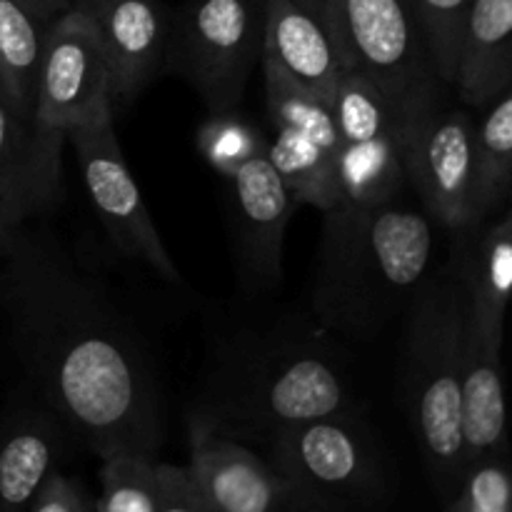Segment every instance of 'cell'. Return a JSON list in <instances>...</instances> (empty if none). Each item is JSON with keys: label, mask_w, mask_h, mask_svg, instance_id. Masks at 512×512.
Wrapping results in <instances>:
<instances>
[{"label": "cell", "mask_w": 512, "mask_h": 512, "mask_svg": "<svg viewBox=\"0 0 512 512\" xmlns=\"http://www.w3.org/2000/svg\"><path fill=\"white\" fill-rule=\"evenodd\" d=\"M465 283L468 330L483 343L503 348L505 313L512 285V213L505 210L478 235L475 245L458 250Z\"/></svg>", "instance_id": "obj_20"}, {"label": "cell", "mask_w": 512, "mask_h": 512, "mask_svg": "<svg viewBox=\"0 0 512 512\" xmlns=\"http://www.w3.org/2000/svg\"><path fill=\"white\" fill-rule=\"evenodd\" d=\"M260 63L275 65L280 73L330 103L345 70L325 23L323 3L265 0Z\"/></svg>", "instance_id": "obj_17"}, {"label": "cell", "mask_w": 512, "mask_h": 512, "mask_svg": "<svg viewBox=\"0 0 512 512\" xmlns=\"http://www.w3.org/2000/svg\"><path fill=\"white\" fill-rule=\"evenodd\" d=\"M265 105L273 138L265 155L293 193L295 203L315 205L325 213L340 205L338 130L328 100L315 95L263 63Z\"/></svg>", "instance_id": "obj_9"}, {"label": "cell", "mask_w": 512, "mask_h": 512, "mask_svg": "<svg viewBox=\"0 0 512 512\" xmlns=\"http://www.w3.org/2000/svg\"><path fill=\"white\" fill-rule=\"evenodd\" d=\"M405 178L413 180L425 210L458 233L485 220L478 205L475 175V123L463 110L440 103L418 110L405 130Z\"/></svg>", "instance_id": "obj_11"}, {"label": "cell", "mask_w": 512, "mask_h": 512, "mask_svg": "<svg viewBox=\"0 0 512 512\" xmlns=\"http://www.w3.org/2000/svg\"><path fill=\"white\" fill-rule=\"evenodd\" d=\"M15 3L23 5V8L28 10L30 15H35L43 25H50L55 18H60L65 10L73 8L70 0H15Z\"/></svg>", "instance_id": "obj_30"}, {"label": "cell", "mask_w": 512, "mask_h": 512, "mask_svg": "<svg viewBox=\"0 0 512 512\" xmlns=\"http://www.w3.org/2000/svg\"><path fill=\"white\" fill-rule=\"evenodd\" d=\"M158 485V512H213V508L200 498L185 468L158 463Z\"/></svg>", "instance_id": "obj_28"}, {"label": "cell", "mask_w": 512, "mask_h": 512, "mask_svg": "<svg viewBox=\"0 0 512 512\" xmlns=\"http://www.w3.org/2000/svg\"><path fill=\"white\" fill-rule=\"evenodd\" d=\"M500 350L483 343L468 330L465 320L463 393H460V420L468 465L488 455L508 453L505 430V388Z\"/></svg>", "instance_id": "obj_21"}, {"label": "cell", "mask_w": 512, "mask_h": 512, "mask_svg": "<svg viewBox=\"0 0 512 512\" xmlns=\"http://www.w3.org/2000/svg\"><path fill=\"white\" fill-rule=\"evenodd\" d=\"M0 258L10 343L40 405L98 458H153L158 390L130 320L45 235L18 225Z\"/></svg>", "instance_id": "obj_1"}, {"label": "cell", "mask_w": 512, "mask_h": 512, "mask_svg": "<svg viewBox=\"0 0 512 512\" xmlns=\"http://www.w3.org/2000/svg\"><path fill=\"white\" fill-rule=\"evenodd\" d=\"M433 243L430 220L393 203L325 210L313 283L320 323L348 335L378 333L423 290Z\"/></svg>", "instance_id": "obj_2"}, {"label": "cell", "mask_w": 512, "mask_h": 512, "mask_svg": "<svg viewBox=\"0 0 512 512\" xmlns=\"http://www.w3.org/2000/svg\"><path fill=\"white\" fill-rule=\"evenodd\" d=\"M268 443V463L288 493L315 512H363L388 500L378 440L353 410L290 425Z\"/></svg>", "instance_id": "obj_5"}, {"label": "cell", "mask_w": 512, "mask_h": 512, "mask_svg": "<svg viewBox=\"0 0 512 512\" xmlns=\"http://www.w3.org/2000/svg\"><path fill=\"white\" fill-rule=\"evenodd\" d=\"M265 0H188L173 18L168 65L210 113L235 110L263 53Z\"/></svg>", "instance_id": "obj_8"}, {"label": "cell", "mask_w": 512, "mask_h": 512, "mask_svg": "<svg viewBox=\"0 0 512 512\" xmlns=\"http://www.w3.org/2000/svg\"><path fill=\"white\" fill-rule=\"evenodd\" d=\"M190 480L213 512H273L288 488L273 465L225 435L193 425Z\"/></svg>", "instance_id": "obj_15"}, {"label": "cell", "mask_w": 512, "mask_h": 512, "mask_svg": "<svg viewBox=\"0 0 512 512\" xmlns=\"http://www.w3.org/2000/svg\"><path fill=\"white\" fill-rule=\"evenodd\" d=\"M303 3H315V5H320V3H323V0H303Z\"/></svg>", "instance_id": "obj_34"}, {"label": "cell", "mask_w": 512, "mask_h": 512, "mask_svg": "<svg viewBox=\"0 0 512 512\" xmlns=\"http://www.w3.org/2000/svg\"><path fill=\"white\" fill-rule=\"evenodd\" d=\"M45 30L23 5L0 0V90L20 108L33 110Z\"/></svg>", "instance_id": "obj_22"}, {"label": "cell", "mask_w": 512, "mask_h": 512, "mask_svg": "<svg viewBox=\"0 0 512 512\" xmlns=\"http://www.w3.org/2000/svg\"><path fill=\"white\" fill-rule=\"evenodd\" d=\"M158 500V463L153 458L125 453L103 460L93 512H158Z\"/></svg>", "instance_id": "obj_24"}, {"label": "cell", "mask_w": 512, "mask_h": 512, "mask_svg": "<svg viewBox=\"0 0 512 512\" xmlns=\"http://www.w3.org/2000/svg\"><path fill=\"white\" fill-rule=\"evenodd\" d=\"M65 140L0 90V223L5 230L63 203Z\"/></svg>", "instance_id": "obj_13"}, {"label": "cell", "mask_w": 512, "mask_h": 512, "mask_svg": "<svg viewBox=\"0 0 512 512\" xmlns=\"http://www.w3.org/2000/svg\"><path fill=\"white\" fill-rule=\"evenodd\" d=\"M265 135L235 110L210 113L198 130V148L213 170L230 178L243 163L265 153Z\"/></svg>", "instance_id": "obj_25"}, {"label": "cell", "mask_w": 512, "mask_h": 512, "mask_svg": "<svg viewBox=\"0 0 512 512\" xmlns=\"http://www.w3.org/2000/svg\"><path fill=\"white\" fill-rule=\"evenodd\" d=\"M473 0H410L428 40L430 58L445 85H453L460 38Z\"/></svg>", "instance_id": "obj_27"}, {"label": "cell", "mask_w": 512, "mask_h": 512, "mask_svg": "<svg viewBox=\"0 0 512 512\" xmlns=\"http://www.w3.org/2000/svg\"><path fill=\"white\" fill-rule=\"evenodd\" d=\"M345 73L373 80L405 110L440 103V80L410 0H323Z\"/></svg>", "instance_id": "obj_6"}, {"label": "cell", "mask_w": 512, "mask_h": 512, "mask_svg": "<svg viewBox=\"0 0 512 512\" xmlns=\"http://www.w3.org/2000/svg\"><path fill=\"white\" fill-rule=\"evenodd\" d=\"M465 283L460 255L450 260L410 305L405 338V393L410 420L433 485L455 493L468 460L460 420L465 358Z\"/></svg>", "instance_id": "obj_3"}, {"label": "cell", "mask_w": 512, "mask_h": 512, "mask_svg": "<svg viewBox=\"0 0 512 512\" xmlns=\"http://www.w3.org/2000/svg\"><path fill=\"white\" fill-rule=\"evenodd\" d=\"M113 75L90 15L70 8L45 30L33 113L68 138L75 130L113 120Z\"/></svg>", "instance_id": "obj_10"}, {"label": "cell", "mask_w": 512, "mask_h": 512, "mask_svg": "<svg viewBox=\"0 0 512 512\" xmlns=\"http://www.w3.org/2000/svg\"><path fill=\"white\" fill-rule=\"evenodd\" d=\"M330 110L338 130L340 205L373 208L393 203L408 180L405 130L418 110H405L358 73H343Z\"/></svg>", "instance_id": "obj_7"}, {"label": "cell", "mask_w": 512, "mask_h": 512, "mask_svg": "<svg viewBox=\"0 0 512 512\" xmlns=\"http://www.w3.org/2000/svg\"><path fill=\"white\" fill-rule=\"evenodd\" d=\"M68 143L73 145L83 188L108 238L128 258L140 260L160 278L178 283L180 270L160 240L153 215L145 208L138 183L120 150L113 120L75 130L68 135Z\"/></svg>", "instance_id": "obj_12"}, {"label": "cell", "mask_w": 512, "mask_h": 512, "mask_svg": "<svg viewBox=\"0 0 512 512\" xmlns=\"http://www.w3.org/2000/svg\"><path fill=\"white\" fill-rule=\"evenodd\" d=\"M512 83V0H473L460 38L453 85L485 108Z\"/></svg>", "instance_id": "obj_19"}, {"label": "cell", "mask_w": 512, "mask_h": 512, "mask_svg": "<svg viewBox=\"0 0 512 512\" xmlns=\"http://www.w3.org/2000/svg\"><path fill=\"white\" fill-rule=\"evenodd\" d=\"M445 512H512L508 453L473 460L448 498Z\"/></svg>", "instance_id": "obj_26"}, {"label": "cell", "mask_w": 512, "mask_h": 512, "mask_svg": "<svg viewBox=\"0 0 512 512\" xmlns=\"http://www.w3.org/2000/svg\"><path fill=\"white\" fill-rule=\"evenodd\" d=\"M28 512H93V503L75 480L55 470L38 490Z\"/></svg>", "instance_id": "obj_29"}, {"label": "cell", "mask_w": 512, "mask_h": 512, "mask_svg": "<svg viewBox=\"0 0 512 512\" xmlns=\"http://www.w3.org/2000/svg\"><path fill=\"white\" fill-rule=\"evenodd\" d=\"M68 430L43 405L0 413V512H28L45 480L58 470Z\"/></svg>", "instance_id": "obj_18"}, {"label": "cell", "mask_w": 512, "mask_h": 512, "mask_svg": "<svg viewBox=\"0 0 512 512\" xmlns=\"http://www.w3.org/2000/svg\"><path fill=\"white\" fill-rule=\"evenodd\" d=\"M235 253L250 288H275L283 278V240L295 198L260 153L230 175Z\"/></svg>", "instance_id": "obj_14"}, {"label": "cell", "mask_w": 512, "mask_h": 512, "mask_svg": "<svg viewBox=\"0 0 512 512\" xmlns=\"http://www.w3.org/2000/svg\"><path fill=\"white\" fill-rule=\"evenodd\" d=\"M343 410H350L348 390L330 353L290 340L238 355L193 425L233 440H270L290 425Z\"/></svg>", "instance_id": "obj_4"}, {"label": "cell", "mask_w": 512, "mask_h": 512, "mask_svg": "<svg viewBox=\"0 0 512 512\" xmlns=\"http://www.w3.org/2000/svg\"><path fill=\"white\" fill-rule=\"evenodd\" d=\"M115 100H130L168 65L173 15L165 0H108L93 15Z\"/></svg>", "instance_id": "obj_16"}, {"label": "cell", "mask_w": 512, "mask_h": 512, "mask_svg": "<svg viewBox=\"0 0 512 512\" xmlns=\"http://www.w3.org/2000/svg\"><path fill=\"white\" fill-rule=\"evenodd\" d=\"M485 115L475 123V175L478 205L488 218L510 198L512 183V90L485 105Z\"/></svg>", "instance_id": "obj_23"}, {"label": "cell", "mask_w": 512, "mask_h": 512, "mask_svg": "<svg viewBox=\"0 0 512 512\" xmlns=\"http://www.w3.org/2000/svg\"><path fill=\"white\" fill-rule=\"evenodd\" d=\"M8 235H10V230H5V225L0 223V248H3V243L8 240Z\"/></svg>", "instance_id": "obj_33"}, {"label": "cell", "mask_w": 512, "mask_h": 512, "mask_svg": "<svg viewBox=\"0 0 512 512\" xmlns=\"http://www.w3.org/2000/svg\"><path fill=\"white\" fill-rule=\"evenodd\" d=\"M105 3H108V0H70V5H73L75 10H80V13L90 15V18H93V15L98 13V10L103 8Z\"/></svg>", "instance_id": "obj_31"}, {"label": "cell", "mask_w": 512, "mask_h": 512, "mask_svg": "<svg viewBox=\"0 0 512 512\" xmlns=\"http://www.w3.org/2000/svg\"><path fill=\"white\" fill-rule=\"evenodd\" d=\"M273 512H315V510L308 508V505H305V503H300V500L295 498V495L288 493V498H285L283 503H280Z\"/></svg>", "instance_id": "obj_32"}]
</instances>
